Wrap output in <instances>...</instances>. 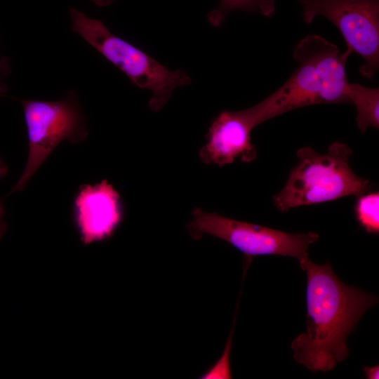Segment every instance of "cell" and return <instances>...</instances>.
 Segmentation results:
<instances>
[{
    "instance_id": "1",
    "label": "cell",
    "mask_w": 379,
    "mask_h": 379,
    "mask_svg": "<svg viewBox=\"0 0 379 379\" xmlns=\"http://www.w3.org/2000/svg\"><path fill=\"white\" fill-rule=\"evenodd\" d=\"M300 266L307 274V326L291 343L293 358L312 372H327L348 357L347 337L378 298L344 284L329 262L307 258Z\"/></svg>"
},
{
    "instance_id": "2",
    "label": "cell",
    "mask_w": 379,
    "mask_h": 379,
    "mask_svg": "<svg viewBox=\"0 0 379 379\" xmlns=\"http://www.w3.org/2000/svg\"><path fill=\"white\" fill-rule=\"evenodd\" d=\"M352 150L334 142L320 154L310 146L296 153L297 164L291 169L284 187L272 201L281 212L302 206L333 201L368 192L371 184L358 176L350 165Z\"/></svg>"
},
{
    "instance_id": "3",
    "label": "cell",
    "mask_w": 379,
    "mask_h": 379,
    "mask_svg": "<svg viewBox=\"0 0 379 379\" xmlns=\"http://www.w3.org/2000/svg\"><path fill=\"white\" fill-rule=\"evenodd\" d=\"M72 30L119 68L138 87L152 92L149 106L154 112L164 107L173 91L191 83L182 70H171L147 53L113 34L100 20L70 9Z\"/></svg>"
},
{
    "instance_id": "4",
    "label": "cell",
    "mask_w": 379,
    "mask_h": 379,
    "mask_svg": "<svg viewBox=\"0 0 379 379\" xmlns=\"http://www.w3.org/2000/svg\"><path fill=\"white\" fill-rule=\"evenodd\" d=\"M20 102L27 130L28 154L25 168L8 194L22 191L60 142L79 144L88 135L81 112L73 100Z\"/></svg>"
},
{
    "instance_id": "5",
    "label": "cell",
    "mask_w": 379,
    "mask_h": 379,
    "mask_svg": "<svg viewBox=\"0 0 379 379\" xmlns=\"http://www.w3.org/2000/svg\"><path fill=\"white\" fill-rule=\"evenodd\" d=\"M192 216L188 226L194 239L205 234L211 235L229 243L250 260L258 255H276L295 258L300 264L308 258L310 246L319 239L314 232L291 234L201 208H194Z\"/></svg>"
},
{
    "instance_id": "6",
    "label": "cell",
    "mask_w": 379,
    "mask_h": 379,
    "mask_svg": "<svg viewBox=\"0 0 379 379\" xmlns=\"http://www.w3.org/2000/svg\"><path fill=\"white\" fill-rule=\"evenodd\" d=\"M307 24L317 16L333 22L347 48L362 57L361 74L373 79L379 67V0H300Z\"/></svg>"
},
{
    "instance_id": "7",
    "label": "cell",
    "mask_w": 379,
    "mask_h": 379,
    "mask_svg": "<svg viewBox=\"0 0 379 379\" xmlns=\"http://www.w3.org/2000/svg\"><path fill=\"white\" fill-rule=\"evenodd\" d=\"M262 123L255 106L220 113L213 121L206 135V142L199 150L200 159L207 164L222 166L237 158L248 163L257 157L251 143V133Z\"/></svg>"
},
{
    "instance_id": "8",
    "label": "cell",
    "mask_w": 379,
    "mask_h": 379,
    "mask_svg": "<svg viewBox=\"0 0 379 379\" xmlns=\"http://www.w3.org/2000/svg\"><path fill=\"white\" fill-rule=\"evenodd\" d=\"M73 212L76 228L84 245L110 238L124 218L119 194L107 180L81 185Z\"/></svg>"
},
{
    "instance_id": "9",
    "label": "cell",
    "mask_w": 379,
    "mask_h": 379,
    "mask_svg": "<svg viewBox=\"0 0 379 379\" xmlns=\"http://www.w3.org/2000/svg\"><path fill=\"white\" fill-rule=\"evenodd\" d=\"M352 53L347 48L340 53L338 47L321 36L311 34L295 46L293 56L298 62H310L316 69L321 81L320 104L349 103V82L346 64Z\"/></svg>"
},
{
    "instance_id": "10",
    "label": "cell",
    "mask_w": 379,
    "mask_h": 379,
    "mask_svg": "<svg viewBox=\"0 0 379 379\" xmlns=\"http://www.w3.org/2000/svg\"><path fill=\"white\" fill-rule=\"evenodd\" d=\"M298 62L286 82L256 105L263 122L296 108L320 104L321 81L315 67L309 62Z\"/></svg>"
},
{
    "instance_id": "11",
    "label": "cell",
    "mask_w": 379,
    "mask_h": 379,
    "mask_svg": "<svg viewBox=\"0 0 379 379\" xmlns=\"http://www.w3.org/2000/svg\"><path fill=\"white\" fill-rule=\"evenodd\" d=\"M347 98L357 112L356 123L361 133L368 128L379 127V88H370L358 84H349Z\"/></svg>"
},
{
    "instance_id": "12",
    "label": "cell",
    "mask_w": 379,
    "mask_h": 379,
    "mask_svg": "<svg viewBox=\"0 0 379 379\" xmlns=\"http://www.w3.org/2000/svg\"><path fill=\"white\" fill-rule=\"evenodd\" d=\"M237 10L258 12L271 17L275 13L276 6L274 0H220L218 8L208 14V20L213 25L219 26L227 14Z\"/></svg>"
},
{
    "instance_id": "13",
    "label": "cell",
    "mask_w": 379,
    "mask_h": 379,
    "mask_svg": "<svg viewBox=\"0 0 379 379\" xmlns=\"http://www.w3.org/2000/svg\"><path fill=\"white\" fill-rule=\"evenodd\" d=\"M354 213L359 225L368 234L379 232V193L365 192L357 196Z\"/></svg>"
},
{
    "instance_id": "14",
    "label": "cell",
    "mask_w": 379,
    "mask_h": 379,
    "mask_svg": "<svg viewBox=\"0 0 379 379\" xmlns=\"http://www.w3.org/2000/svg\"><path fill=\"white\" fill-rule=\"evenodd\" d=\"M233 330L228 338L222 354L214 366L206 373L201 375V378H232L230 368V351L232 347Z\"/></svg>"
},
{
    "instance_id": "15",
    "label": "cell",
    "mask_w": 379,
    "mask_h": 379,
    "mask_svg": "<svg viewBox=\"0 0 379 379\" xmlns=\"http://www.w3.org/2000/svg\"><path fill=\"white\" fill-rule=\"evenodd\" d=\"M5 215L4 206L0 201V239L4 236L7 230V223L4 220Z\"/></svg>"
},
{
    "instance_id": "16",
    "label": "cell",
    "mask_w": 379,
    "mask_h": 379,
    "mask_svg": "<svg viewBox=\"0 0 379 379\" xmlns=\"http://www.w3.org/2000/svg\"><path fill=\"white\" fill-rule=\"evenodd\" d=\"M363 369L367 378H379V366H375L373 367L364 366L363 367Z\"/></svg>"
},
{
    "instance_id": "17",
    "label": "cell",
    "mask_w": 379,
    "mask_h": 379,
    "mask_svg": "<svg viewBox=\"0 0 379 379\" xmlns=\"http://www.w3.org/2000/svg\"><path fill=\"white\" fill-rule=\"evenodd\" d=\"M8 171V166L0 156V180L6 177Z\"/></svg>"
},
{
    "instance_id": "18",
    "label": "cell",
    "mask_w": 379,
    "mask_h": 379,
    "mask_svg": "<svg viewBox=\"0 0 379 379\" xmlns=\"http://www.w3.org/2000/svg\"><path fill=\"white\" fill-rule=\"evenodd\" d=\"M95 4L99 6H107L112 4L114 0H92Z\"/></svg>"
},
{
    "instance_id": "19",
    "label": "cell",
    "mask_w": 379,
    "mask_h": 379,
    "mask_svg": "<svg viewBox=\"0 0 379 379\" xmlns=\"http://www.w3.org/2000/svg\"><path fill=\"white\" fill-rule=\"evenodd\" d=\"M4 64L1 61H0V71L1 68L3 67ZM7 92V88L6 86L0 84V96L4 95Z\"/></svg>"
}]
</instances>
